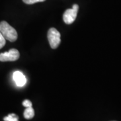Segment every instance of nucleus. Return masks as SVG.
<instances>
[{
	"instance_id": "f257e3e1",
	"label": "nucleus",
	"mask_w": 121,
	"mask_h": 121,
	"mask_svg": "<svg viewBox=\"0 0 121 121\" xmlns=\"http://www.w3.org/2000/svg\"><path fill=\"white\" fill-rule=\"evenodd\" d=\"M0 32L5 40H8L10 42H14L17 39L16 30L7 22L2 21L0 22Z\"/></svg>"
},
{
	"instance_id": "f03ea898",
	"label": "nucleus",
	"mask_w": 121,
	"mask_h": 121,
	"mask_svg": "<svg viewBox=\"0 0 121 121\" xmlns=\"http://www.w3.org/2000/svg\"><path fill=\"white\" fill-rule=\"evenodd\" d=\"M48 43L52 48H56L60 43V34L56 28H51L48 31Z\"/></svg>"
},
{
	"instance_id": "7ed1b4c3",
	"label": "nucleus",
	"mask_w": 121,
	"mask_h": 121,
	"mask_svg": "<svg viewBox=\"0 0 121 121\" xmlns=\"http://www.w3.org/2000/svg\"><path fill=\"white\" fill-rule=\"evenodd\" d=\"M20 57V52L17 49L12 48L8 52H3L0 54V61H15L17 60Z\"/></svg>"
},
{
	"instance_id": "20e7f679",
	"label": "nucleus",
	"mask_w": 121,
	"mask_h": 121,
	"mask_svg": "<svg viewBox=\"0 0 121 121\" xmlns=\"http://www.w3.org/2000/svg\"><path fill=\"white\" fill-rule=\"evenodd\" d=\"M78 12L75 10L73 8L68 9L63 14V21L66 23L67 24H71L75 20L77 15H78Z\"/></svg>"
},
{
	"instance_id": "39448f33",
	"label": "nucleus",
	"mask_w": 121,
	"mask_h": 121,
	"mask_svg": "<svg viewBox=\"0 0 121 121\" xmlns=\"http://www.w3.org/2000/svg\"><path fill=\"white\" fill-rule=\"evenodd\" d=\"M13 79L18 87H23L26 83V78L25 75L20 71H16L13 73Z\"/></svg>"
},
{
	"instance_id": "423d86ee",
	"label": "nucleus",
	"mask_w": 121,
	"mask_h": 121,
	"mask_svg": "<svg viewBox=\"0 0 121 121\" xmlns=\"http://www.w3.org/2000/svg\"><path fill=\"white\" fill-rule=\"evenodd\" d=\"M24 117L26 119H31L35 117V110L32 107H28L24 112Z\"/></svg>"
},
{
	"instance_id": "0eeeda50",
	"label": "nucleus",
	"mask_w": 121,
	"mask_h": 121,
	"mask_svg": "<svg viewBox=\"0 0 121 121\" xmlns=\"http://www.w3.org/2000/svg\"><path fill=\"white\" fill-rule=\"evenodd\" d=\"M4 121H19L18 117L15 114H9L8 117H5L4 118Z\"/></svg>"
},
{
	"instance_id": "6e6552de",
	"label": "nucleus",
	"mask_w": 121,
	"mask_h": 121,
	"mask_svg": "<svg viewBox=\"0 0 121 121\" xmlns=\"http://www.w3.org/2000/svg\"><path fill=\"white\" fill-rule=\"evenodd\" d=\"M26 4H34L38 2H43L45 0H22Z\"/></svg>"
},
{
	"instance_id": "1a4fd4ad",
	"label": "nucleus",
	"mask_w": 121,
	"mask_h": 121,
	"mask_svg": "<svg viewBox=\"0 0 121 121\" xmlns=\"http://www.w3.org/2000/svg\"><path fill=\"white\" fill-rule=\"evenodd\" d=\"M5 42H6V40L0 32V49L4 47L5 44Z\"/></svg>"
},
{
	"instance_id": "9d476101",
	"label": "nucleus",
	"mask_w": 121,
	"mask_h": 121,
	"mask_svg": "<svg viewBox=\"0 0 121 121\" xmlns=\"http://www.w3.org/2000/svg\"><path fill=\"white\" fill-rule=\"evenodd\" d=\"M22 104H23V106H24V107H26V108H28V107H32V102H30V100H28V99H26V100H24L23 102H22Z\"/></svg>"
},
{
	"instance_id": "9b49d317",
	"label": "nucleus",
	"mask_w": 121,
	"mask_h": 121,
	"mask_svg": "<svg viewBox=\"0 0 121 121\" xmlns=\"http://www.w3.org/2000/svg\"><path fill=\"white\" fill-rule=\"evenodd\" d=\"M72 8L75 9V10H76V11H78V9H79V6H78V5L77 4H74L73 5V7H72Z\"/></svg>"
}]
</instances>
